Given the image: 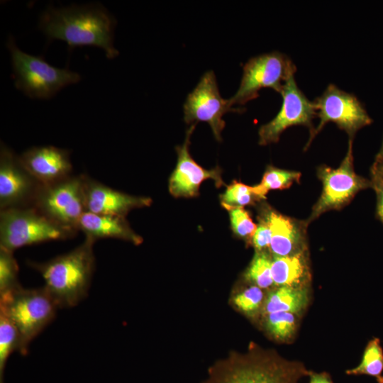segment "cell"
Here are the masks:
<instances>
[{
	"instance_id": "cell-12",
	"label": "cell",
	"mask_w": 383,
	"mask_h": 383,
	"mask_svg": "<svg viewBox=\"0 0 383 383\" xmlns=\"http://www.w3.org/2000/svg\"><path fill=\"white\" fill-rule=\"evenodd\" d=\"M282 97L281 109L277 116L270 122L260 126L259 144L267 145L277 143L281 134L289 127L302 125L310 129V135L314 131L312 121L317 116L313 104L299 89L294 75L284 83L280 92Z\"/></svg>"
},
{
	"instance_id": "cell-17",
	"label": "cell",
	"mask_w": 383,
	"mask_h": 383,
	"mask_svg": "<svg viewBox=\"0 0 383 383\" xmlns=\"http://www.w3.org/2000/svg\"><path fill=\"white\" fill-rule=\"evenodd\" d=\"M261 214L271 231L270 250L274 256H287L306 250L305 228L307 223H301L270 207L264 209Z\"/></svg>"
},
{
	"instance_id": "cell-14",
	"label": "cell",
	"mask_w": 383,
	"mask_h": 383,
	"mask_svg": "<svg viewBox=\"0 0 383 383\" xmlns=\"http://www.w3.org/2000/svg\"><path fill=\"white\" fill-rule=\"evenodd\" d=\"M196 123L187 131L184 143L176 147L177 165L169 179V192L174 197H195L199 195L201 183L211 179L217 187L223 186L221 170L216 167L206 170L193 159L189 152L190 138Z\"/></svg>"
},
{
	"instance_id": "cell-31",
	"label": "cell",
	"mask_w": 383,
	"mask_h": 383,
	"mask_svg": "<svg viewBox=\"0 0 383 383\" xmlns=\"http://www.w3.org/2000/svg\"><path fill=\"white\" fill-rule=\"evenodd\" d=\"M371 182L377 196V216L383 223V179L371 175Z\"/></svg>"
},
{
	"instance_id": "cell-25",
	"label": "cell",
	"mask_w": 383,
	"mask_h": 383,
	"mask_svg": "<svg viewBox=\"0 0 383 383\" xmlns=\"http://www.w3.org/2000/svg\"><path fill=\"white\" fill-rule=\"evenodd\" d=\"M18 274V267L13 252L0 248V296L21 286Z\"/></svg>"
},
{
	"instance_id": "cell-33",
	"label": "cell",
	"mask_w": 383,
	"mask_h": 383,
	"mask_svg": "<svg viewBox=\"0 0 383 383\" xmlns=\"http://www.w3.org/2000/svg\"><path fill=\"white\" fill-rule=\"evenodd\" d=\"M371 175L377 176L383 179V161L374 160L371 167Z\"/></svg>"
},
{
	"instance_id": "cell-4",
	"label": "cell",
	"mask_w": 383,
	"mask_h": 383,
	"mask_svg": "<svg viewBox=\"0 0 383 383\" xmlns=\"http://www.w3.org/2000/svg\"><path fill=\"white\" fill-rule=\"evenodd\" d=\"M57 303L43 287L18 289L0 296V313L16 328L20 338L19 353L26 355L33 340L55 318Z\"/></svg>"
},
{
	"instance_id": "cell-21",
	"label": "cell",
	"mask_w": 383,
	"mask_h": 383,
	"mask_svg": "<svg viewBox=\"0 0 383 383\" xmlns=\"http://www.w3.org/2000/svg\"><path fill=\"white\" fill-rule=\"evenodd\" d=\"M383 350L380 340L374 338L370 340L362 355L360 364L345 371L349 375H368L375 377L378 383H383Z\"/></svg>"
},
{
	"instance_id": "cell-19",
	"label": "cell",
	"mask_w": 383,
	"mask_h": 383,
	"mask_svg": "<svg viewBox=\"0 0 383 383\" xmlns=\"http://www.w3.org/2000/svg\"><path fill=\"white\" fill-rule=\"evenodd\" d=\"M271 272L277 286L306 287L310 276L306 250L291 255L274 256Z\"/></svg>"
},
{
	"instance_id": "cell-16",
	"label": "cell",
	"mask_w": 383,
	"mask_h": 383,
	"mask_svg": "<svg viewBox=\"0 0 383 383\" xmlns=\"http://www.w3.org/2000/svg\"><path fill=\"white\" fill-rule=\"evenodd\" d=\"M25 168L43 185L58 182L72 176L68 150L52 145L33 146L19 155Z\"/></svg>"
},
{
	"instance_id": "cell-24",
	"label": "cell",
	"mask_w": 383,
	"mask_h": 383,
	"mask_svg": "<svg viewBox=\"0 0 383 383\" xmlns=\"http://www.w3.org/2000/svg\"><path fill=\"white\" fill-rule=\"evenodd\" d=\"M222 206L244 207L262 199L255 194L253 186L234 180L220 196Z\"/></svg>"
},
{
	"instance_id": "cell-18",
	"label": "cell",
	"mask_w": 383,
	"mask_h": 383,
	"mask_svg": "<svg viewBox=\"0 0 383 383\" xmlns=\"http://www.w3.org/2000/svg\"><path fill=\"white\" fill-rule=\"evenodd\" d=\"M78 231L94 241L102 238H115L135 245H139L143 241L142 237L131 228L126 217L119 216L85 211L79 221Z\"/></svg>"
},
{
	"instance_id": "cell-15",
	"label": "cell",
	"mask_w": 383,
	"mask_h": 383,
	"mask_svg": "<svg viewBox=\"0 0 383 383\" xmlns=\"http://www.w3.org/2000/svg\"><path fill=\"white\" fill-rule=\"evenodd\" d=\"M84 196L86 211L126 217L133 209L150 206L147 196L130 195L113 189L84 174Z\"/></svg>"
},
{
	"instance_id": "cell-13",
	"label": "cell",
	"mask_w": 383,
	"mask_h": 383,
	"mask_svg": "<svg viewBox=\"0 0 383 383\" xmlns=\"http://www.w3.org/2000/svg\"><path fill=\"white\" fill-rule=\"evenodd\" d=\"M41 185L23 165L19 155L1 143L0 210L33 206Z\"/></svg>"
},
{
	"instance_id": "cell-5",
	"label": "cell",
	"mask_w": 383,
	"mask_h": 383,
	"mask_svg": "<svg viewBox=\"0 0 383 383\" xmlns=\"http://www.w3.org/2000/svg\"><path fill=\"white\" fill-rule=\"evenodd\" d=\"M15 87L32 99H48L68 85L76 84L81 76L67 68H58L42 57L22 51L14 38H8Z\"/></svg>"
},
{
	"instance_id": "cell-22",
	"label": "cell",
	"mask_w": 383,
	"mask_h": 383,
	"mask_svg": "<svg viewBox=\"0 0 383 383\" xmlns=\"http://www.w3.org/2000/svg\"><path fill=\"white\" fill-rule=\"evenodd\" d=\"M301 173L282 170L272 165L267 167L260 184L253 186L255 194L265 199L270 190H283L289 188L294 182H299Z\"/></svg>"
},
{
	"instance_id": "cell-1",
	"label": "cell",
	"mask_w": 383,
	"mask_h": 383,
	"mask_svg": "<svg viewBox=\"0 0 383 383\" xmlns=\"http://www.w3.org/2000/svg\"><path fill=\"white\" fill-rule=\"evenodd\" d=\"M116 21L101 4L48 7L41 14L39 28L51 41H65L70 49L78 46L101 48L107 58L119 54L113 45Z\"/></svg>"
},
{
	"instance_id": "cell-20",
	"label": "cell",
	"mask_w": 383,
	"mask_h": 383,
	"mask_svg": "<svg viewBox=\"0 0 383 383\" xmlns=\"http://www.w3.org/2000/svg\"><path fill=\"white\" fill-rule=\"evenodd\" d=\"M309 292L306 287L283 286L272 291L265 302L266 314L275 312L299 313L306 306Z\"/></svg>"
},
{
	"instance_id": "cell-27",
	"label": "cell",
	"mask_w": 383,
	"mask_h": 383,
	"mask_svg": "<svg viewBox=\"0 0 383 383\" xmlns=\"http://www.w3.org/2000/svg\"><path fill=\"white\" fill-rule=\"evenodd\" d=\"M266 327L277 340H289L296 329V317L289 312H275L267 314Z\"/></svg>"
},
{
	"instance_id": "cell-23",
	"label": "cell",
	"mask_w": 383,
	"mask_h": 383,
	"mask_svg": "<svg viewBox=\"0 0 383 383\" xmlns=\"http://www.w3.org/2000/svg\"><path fill=\"white\" fill-rule=\"evenodd\" d=\"M20 350L18 332L13 323L0 313V383H4L6 362L15 351Z\"/></svg>"
},
{
	"instance_id": "cell-34",
	"label": "cell",
	"mask_w": 383,
	"mask_h": 383,
	"mask_svg": "<svg viewBox=\"0 0 383 383\" xmlns=\"http://www.w3.org/2000/svg\"><path fill=\"white\" fill-rule=\"evenodd\" d=\"M375 160H382L383 161V142H382V147H381L379 152L376 155Z\"/></svg>"
},
{
	"instance_id": "cell-28",
	"label": "cell",
	"mask_w": 383,
	"mask_h": 383,
	"mask_svg": "<svg viewBox=\"0 0 383 383\" xmlns=\"http://www.w3.org/2000/svg\"><path fill=\"white\" fill-rule=\"evenodd\" d=\"M230 216L231 228L233 233L248 242L251 243L257 229L250 213L243 207L223 206Z\"/></svg>"
},
{
	"instance_id": "cell-10",
	"label": "cell",
	"mask_w": 383,
	"mask_h": 383,
	"mask_svg": "<svg viewBox=\"0 0 383 383\" xmlns=\"http://www.w3.org/2000/svg\"><path fill=\"white\" fill-rule=\"evenodd\" d=\"M313 104L320 121L310 135L306 148L328 123H335L353 140L360 128L370 125L372 121L353 94L340 89L333 84L328 86L322 95L313 101Z\"/></svg>"
},
{
	"instance_id": "cell-7",
	"label": "cell",
	"mask_w": 383,
	"mask_h": 383,
	"mask_svg": "<svg viewBox=\"0 0 383 383\" xmlns=\"http://www.w3.org/2000/svg\"><path fill=\"white\" fill-rule=\"evenodd\" d=\"M317 176L322 182V192L313 206L307 224L328 211L340 209L360 191L372 186L371 180L357 174L354 170L352 139L340 166L333 169L321 165L318 168Z\"/></svg>"
},
{
	"instance_id": "cell-32",
	"label": "cell",
	"mask_w": 383,
	"mask_h": 383,
	"mask_svg": "<svg viewBox=\"0 0 383 383\" xmlns=\"http://www.w3.org/2000/svg\"><path fill=\"white\" fill-rule=\"evenodd\" d=\"M309 377V383H333L331 375L326 372H314L310 370Z\"/></svg>"
},
{
	"instance_id": "cell-8",
	"label": "cell",
	"mask_w": 383,
	"mask_h": 383,
	"mask_svg": "<svg viewBox=\"0 0 383 383\" xmlns=\"http://www.w3.org/2000/svg\"><path fill=\"white\" fill-rule=\"evenodd\" d=\"M238 89L228 99L231 105H245L259 96V91L272 89L280 94L285 82L296 67L284 54L277 51L250 58L243 66Z\"/></svg>"
},
{
	"instance_id": "cell-6",
	"label": "cell",
	"mask_w": 383,
	"mask_h": 383,
	"mask_svg": "<svg viewBox=\"0 0 383 383\" xmlns=\"http://www.w3.org/2000/svg\"><path fill=\"white\" fill-rule=\"evenodd\" d=\"M77 233L55 223L33 206L0 211V248L12 252L26 245L66 240Z\"/></svg>"
},
{
	"instance_id": "cell-26",
	"label": "cell",
	"mask_w": 383,
	"mask_h": 383,
	"mask_svg": "<svg viewBox=\"0 0 383 383\" xmlns=\"http://www.w3.org/2000/svg\"><path fill=\"white\" fill-rule=\"evenodd\" d=\"M272 260L265 252H257L248 268L245 277L261 289H266L272 285L273 279L271 272Z\"/></svg>"
},
{
	"instance_id": "cell-2",
	"label": "cell",
	"mask_w": 383,
	"mask_h": 383,
	"mask_svg": "<svg viewBox=\"0 0 383 383\" xmlns=\"http://www.w3.org/2000/svg\"><path fill=\"white\" fill-rule=\"evenodd\" d=\"M85 237L72 250L43 262L28 261L44 279L43 286L59 308H70L84 300L89 292L95 268L94 244Z\"/></svg>"
},
{
	"instance_id": "cell-3",
	"label": "cell",
	"mask_w": 383,
	"mask_h": 383,
	"mask_svg": "<svg viewBox=\"0 0 383 383\" xmlns=\"http://www.w3.org/2000/svg\"><path fill=\"white\" fill-rule=\"evenodd\" d=\"M309 372L302 362L253 345L213 365L204 383H299Z\"/></svg>"
},
{
	"instance_id": "cell-30",
	"label": "cell",
	"mask_w": 383,
	"mask_h": 383,
	"mask_svg": "<svg viewBox=\"0 0 383 383\" xmlns=\"http://www.w3.org/2000/svg\"><path fill=\"white\" fill-rule=\"evenodd\" d=\"M258 221L259 223L257 226L251 243L256 251L261 252L270 248L272 235L270 226L262 214L260 215Z\"/></svg>"
},
{
	"instance_id": "cell-9",
	"label": "cell",
	"mask_w": 383,
	"mask_h": 383,
	"mask_svg": "<svg viewBox=\"0 0 383 383\" xmlns=\"http://www.w3.org/2000/svg\"><path fill=\"white\" fill-rule=\"evenodd\" d=\"M33 206L58 225L78 232L79 221L86 211L84 174L42 184Z\"/></svg>"
},
{
	"instance_id": "cell-11",
	"label": "cell",
	"mask_w": 383,
	"mask_h": 383,
	"mask_svg": "<svg viewBox=\"0 0 383 383\" xmlns=\"http://www.w3.org/2000/svg\"><path fill=\"white\" fill-rule=\"evenodd\" d=\"M241 111L233 108L228 99L220 94L216 78L213 71L206 72L195 88L187 95L184 104V120L187 123H207L214 138L221 141V132L226 123L223 116L230 111Z\"/></svg>"
},
{
	"instance_id": "cell-29",
	"label": "cell",
	"mask_w": 383,
	"mask_h": 383,
	"mask_svg": "<svg viewBox=\"0 0 383 383\" xmlns=\"http://www.w3.org/2000/svg\"><path fill=\"white\" fill-rule=\"evenodd\" d=\"M263 292L257 286H252L236 295L233 301L236 306L243 312H255L261 305Z\"/></svg>"
}]
</instances>
